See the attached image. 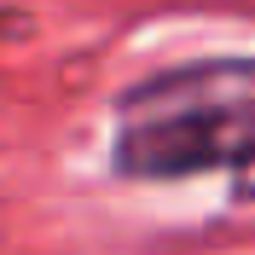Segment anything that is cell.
Segmentation results:
<instances>
[{"mask_svg": "<svg viewBox=\"0 0 255 255\" xmlns=\"http://www.w3.org/2000/svg\"><path fill=\"white\" fill-rule=\"evenodd\" d=\"M111 122L116 180L180 186L226 168L232 203H255V52L151 70L111 99Z\"/></svg>", "mask_w": 255, "mask_h": 255, "instance_id": "cell-1", "label": "cell"}]
</instances>
